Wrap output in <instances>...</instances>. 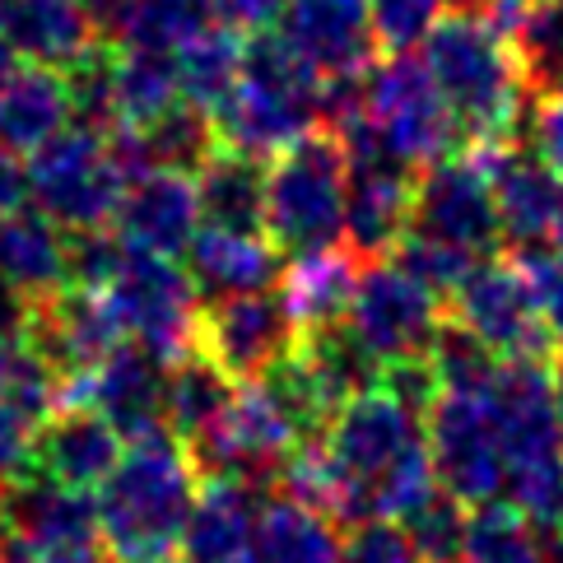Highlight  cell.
Returning <instances> with one entry per match:
<instances>
[{"mask_svg":"<svg viewBox=\"0 0 563 563\" xmlns=\"http://www.w3.org/2000/svg\"><path fill=\"white\" fill-rule=\"evenodd\" d=\"M331 471L340 479V521H400L424 503L438 479L424 438V410L377 387L350 396L321 433Z\"/></svg>","mask_w":563,"mask_h":563,"instance_id":"6da1fadb","label":"cell"},{"mask_svg":"<svg viewBox=\"0 0 563 563\" xmlns=\"http://www.w3.org/2000/svg\"><path fill=\"white\" fill-rule=\"evenodd\" d=\"M424 66L456 117L461 145L485 150L521 135L527 85L512 37L485 5H456L424 37Z\"/></svg>","mask_w":563,"mask_h":563,"instance_id":"7a4b0ae2","label":"cell"},{"mask_svg":"<svg viewBox=\"0 0 563 563\" xmlns=\"http://www.w3.org/2000/svg\"><path fill=\"white\" fill-rule=\"evenodd\" d=\"M200 475L191 452L168 429L131 438L112 475L98 485V531L112 563H183L187 512L196 503Z\"/></svg>","mask_w":563,"mask_h":563,"instance_id":"3957f363","label":"cell"},{"mask_svg":"<svg viewBox=\"0 0 563 563\" xmlns=\"http://www.w3.org/2000/svg\"><path fill=\"white\" fill-rule=\"evenodd\" d=\"M321 126V75L294 56L279 33L243 37V70L229 103L214 112L219 145L252 158H275L298 135Z\"/></svg>","mask_w":563,"mask_h":563,"instance_id":"277c9868","label":"cell"},{"mask_svg":"<svg viewBox=\"0 0 563 563\" xmlns=\"http://www.w3.org/2000/svg\"><path fill=\"white\" fill-rule=\"evenodd\" d=\"M503 494L540 531H563V424L540 358H508L494 377Z\"/></svg>","mask_w":563,"mask_h":563,"instance_id":"5b68a950","label":"cell"},{"mask_svg":"<svg viewBox=\"0 0 563 563\" xmlns=\"http://www.w3.org/2000/svg\"><path fill=\"white\" fill-rule=\"evenodd\" d=\"M345 150L317 126L285 145L266 168V233L285 256L340 247L345 238Z\"/></svg>","mask_w":563,"mask_h":563,"instance_id":"8992f818","label":"cell"},{"mask_svg":"<svg viewBox=\"0 0 563 563\" xmlns=\"http://www.w3.org/2000/svg\"><path fill=\"white\" fill-rule=\"evenodd\" d=\"M24 177L33 210H43L66 233L112 229L126 191V168L112 150V135L85 122L56 131L47 145H37Z\"/></svg>","mask_w":563,"mask_h":563,"instance_id":"52a82bcc","label":"cell"},{"mask_svg":"<svg viewBox=\"0 0 563 563\" xmlns=\"http://www.w3.org/2000/svg\"><path fill=\"white\" fill-rule=\"evenodd\" d=\"M0 540L10 563H112L93 494L56 485L33 466L0 485Z\"/></svg>","mask_w":563,"mask_h":563,"instance_id":"ba28073f","label":"cell"},{"mask_svg":"<svg viewBox=\"0 0 563 563\" xmlns=\"http://www.w3.org/2000/svg\"><path fill=\"white\" fill-rule=\"evenodd\" d=\"M364 117L382 145H387V154L410 173L456 154L461 145L448 98L438 93L429 66L410 52L373 62L364 70Z\"/></svg>","mask_w":563,"mask_h":563,"instance_id":"9c48e42d","label":"cell"},{"mask_svg":"<svg viewBox=\"0 0 563 563\" xmlns=\"http://www.w3.org/2000/svg\"><path fill=\"white\" fill-rule=\"evenodd\" d=\"M494 377L479 382V387H438L424 410V438L438 489H448L456 503H471V508L494 503L503 494Z\"/></svg>","mask_w":563,"mask_h":563,"instance_id":"30bf717a","label":"cell"},{"mask_svg":"<svg viewBox=\"0 0 563 563\" xmlns=\"http://www.w3.org/2000/svg\"><path fill=\"white\" fill-rule=\"evenodd\" d=\"M103 298L131 345L150 350L154 358H164V364H173L177 354L191 350L200 294H196L183 261L126 247L122 266H117V275L103 285Z\"/></svg>","mask_w":563,"mask_h":563,"instance_id":"8fae6325","label":"cell"},{"mask_svg":"<svg viewBox=\"0 0 563 563\" xmlns=\"http://www.w3.org/2000/svg\"><path fill=\"white\" fill-rule=\"evenodd\" d=\"M452 321L479 340L498 364L508 358H540L550 350V327L540 317L531 275L517 256H485L452 289Z\"/></svg>","mask_w":563,"mask_h":563,"instance_id":"7c38bea8","label":"cell"},{"mask_svg":"<svg viewBox=\"0 0 563 563\" xmlns=\"http://www.w3.org/2000/svg\"><path fill=\"white\" fill-rule=\"evenodd\" d=\"M298 442L303 438L294 433L285 410L275 406L266 382H243V387L233 391L229 410L219 415L187 452L196 461L200 479H243V485L271 489L279 466L289 461Z\"/></svg>","mask_w":563,"mask_h":563,"instance_id":"4fadbf2b","label":"cell"},{"mask_svg":"<svg viewBox=\"0 0 563 563\" xmlns=\"http://www.w3.org/2000/svg\"><path fill=\"white\" fill-rule=\"evenodd\" d=\"M345 327L373 354L377 368L410 364V358H424L433 345V335L442 327V298L429 294L387 256L364 261Z\"/></svg>","mask_w":563,"mask_h":563,"instance_id":"5bb4252c","label":"cell"},{"mask_svg":"<svg viewBox=\"0 0 563 563\" xmlns=\"http://www.w3.org/2000/svg\"><path fill=\"white\" fill-rule=\"evenodd\" d=\"M298 345V327L279 289L206 298L196 308L191 350H200L229 382L266 377L279 358Z\"/></svg>","mask_w":563,"mask_h":563,"instance_id":"9a60e30c","label":"cell"},{"mask_svg":"<svg viewBox=\"0 0 563 563\" xmlns=\"http://www.w3.org/2000/svg\"><path fill=\"white\" fill-rule=\"evenodd\" d=\"M410 233H424L433 243H448L475 261H485L503 247L494 191H489V177L475 154L456 150V154L415 173Z\"/></svg>","mask_w":563,"mask_h":563,"instance_id":"2e32d148","label":"cell"},{"mask_svg":"<svg viewBox=\"0 0 563 563\" xmlns=\"http://www.w3.org/2000/svg\"><path fill=\"white\" fill-rule=\"evenodd\" d=\"M466 154H475L489 177L503 243H512L517 252H531L563 229V177L531 145H521V135L503 140V145L466 150Z\"/></svg>","mask_w":563,"mask_h":563,"instance_id":"e0dca14e","label":"cell"},{"mask_svg":"<svg viewBox=\"0 0 563 563\" xmlns=\"http://www.w3.org/2000/svg\"><path fill=\"white\" fill-rule=\"evenodd\" d=\"M164 382H168L164 358H154L150 350L122 340L85 377L62 382V406H85L93 415H103L131 442V438L164 429Z\"/></svg>","mask_w":563,"mask_h":563,"instance_id":"ac0fdd59","label":"cell"},{"mask_svg":"<svg viewBox=\"0 0 563 563\" xmlns=\"http://www.w3.org/2000/svg\"><path fill=\"white\" fill-rule=\"evenodd\" d=\"M279 37L321 79H354L377 56L368 0H285Z\"/></svg>","mask_w":563,"mask_h":563,"instance_id":"d6986e66","label":"cell"},{"mask_svg":"<svg viewBox=\"0 0 563 563\" xmlns=\"http://www.w3.org/2000/svg\"><path fill=\"white\" fill-rule=\"evenodd\" d=\"M117 238L135 252H154V256H187L191 238L200 229V206H196V183L191 173L177 168H150L135 173L122 206H117Z\"/></svg>","mask_w":563,"mask_h":563,"instance_id":"ffe728a7","label":"cell"},{"mask_svg":"<svg viewBox=\"0 0 563 563\" xmlns=\"http://www.w3.org/2000/svg\"><path fill=\"white\" fill-rule=\"evenodd\" d=\"M122 452H126V438L117 433L103 415H93L85 406H62L37 429L29 466L66 489L93 494L112 475L117 461H122Z\"/></svg>","mask_w":563,"mask_h":563,"instance_id":"44dd1931","label":"cell"},{"mask_svg":"<svg viewBox=\"0 0 563 563\" xmlns=\"http://www.w3.org/2000/svg\"><path fill=\"white\" fill-rule=\"evenodd\" d=\"M0 43L29 66L70 70L108 37H98L85 0H0Z\"/></svg>","mask_w":563,"mask_h":563,"instance_id":"7402d4cb","label":"cell"},{"mask_svg":"<svg viewBox=\"0 0 563 563\" xmlns=\"http://www.w3.org/2000/svg\"><path fill=\"white\" fill-rule=\"evenodd\" d=\"M187 275L196 294H206V298L275 289L279 275H285V252L271 243V233H238V229L200 224L187 247Z\"/></svg>","mask_w":563,"mask_h":563,"instance_id":"603a6c76","label":"cell"},{"mask_svg":"<svg viewBox=\"0 0 563 563\" xmlns=\"http://www.w3.org/2000/svg\"><path fill=\"white\" fill-rule=\"evenodd\" d=\"M261 498H266V489L243 485V479H200L183 540H177L183 563H224L243 554L252 545Z\"/></svg>","mask_w":563,"mask_h":563,"instance_id":"cb8c5ba5","label":"cell"},{"mask_svg":"<svg viewBox=\"0 0 563 563\" xmlns=\"http://www.w3.org/2000/svg\"><path fill=\"white\" fill-rule=\"evenodd\" d=\"M75 117V98L62 70L19 62L14 75L0 85V150L33 154Z\"/></svg>","mask_w":563,"mask_h":563,"instance_id":"d4e9b609","label":"cell"},{"mask_svg":"<svg viewBox=\"0 0 563 563\" xmlns=\"http://www.w3.org/2000/svg\"><path fill=\"white\" fill-rule=\"evenodd\" d=\"M0 285L24 298H47L70 285L66 229H56L43 210H14L0 219Z\"/></svg>","mask_w":563,"mask_h":563,"instance_id":"484cf974","label":"cell"},{"mask_svg":"<svg viewBox=\"0 0 563 563\" xmlns=\"http://www.w3.org/2000/svg\"><path fill=\"white\" fill-rule=\"evenodd\" d=\"M191 183H196L200 224L266 233V168H261V158L229 150V145H214Z\"/></svg>","mask_w":563,"mask_h":563,"instance_id":"4316f807","label":"cell"},{"mask_svg":"<svg viewBox=\"0 0 563 563\" xmlns=\"http://www.w3.org/2000/svg\"><path fill=\"white\" fill-rule=\"evenodd\" d=\"M358 256L350 247H321L308 256H289L285 275H279V298L294 317L298 335L335 327L350 317V298L358 285Z\"/></svg>","mask_w":563,"mask_h":563,"instance_id":"83f0119b","label":"cell"},{"mask_svg":"<svg viewBox=\"0 0 563 563\" xmlns=\"http://www.w3.org/2000/svg\"><path fill=\"white\" fill-rule=\"evenodd\" d=\"M247 550L256 563H345V536L327 512L271 489L261 498Z\"/></svg>","mask_w":563,"mask_h":563,"instance_id":"f1b7e54d","label":"cell"},{"mask_svg":"<svg viewBox=\"0 0 563 563\" xmlns=\"http://www.w3.org/2000/svg\"><path fill=\"white\" fill-rule=\"evenodd\" d=\"M108 89H112V131H145L164 112H173L177 103H183L177 66H173L168 52H145V47L112 43Z\"/></svg>","mask_w":563,"mask_h":563,"instance_id":"f546056e","label":"cell"},{"mask_svg":"<svg viewBox=\"0 0 563 563\" xmlns=\"http://www.w3.org/2000/svg\"><path fill=\"white\" fill-rule=\"evenodd\" d=\"M233 391L238 387L200 350L177 354L168 364V382H164V429L183 442V448H191V442L229 410Z\"/></svg>","mask_w":563,"mask_h":563,"instance_id":"4dcf8cb0","label":"cell"},{"mask_svg":"<svg viewBox=\"0 0 563 563\" xmlns=\"http://www.w3.org/2000/svg\"><path fill=\"white\" fill-rule=\"evenodd\" d=\"M243 37L247 33H238V29L206 24L187 47L173 52L183 103L200 108L210 122H214V112L229 103V93L238 85V70H243Z\"/></svg>","mask_w":563,"mask_h":563,"instance_id":"1f68e13d","label":"cell"},{"mask_svg":"<svg viewBox=\"0 0 563 563\" xmlns=\"http://www.w3.org/2000/svg\"><path fill=\"white\" fill-rule=\"evenodd\" d=\"M527 98H563V0H527L508 19Z\"/></svg>","mask_w":563,"mask_h":563,"instance_id":"d6a6232c","label":"cell"},{"mask_svg":"<svg viewBox=\"0 0 563 563\" xmlns=\"http://www.w3.org/2000/svg\"><path fill=\"white\" fill-rule=\"evenodd\" d=\"M461 563H550L545 531H540L521 508H512L508 498L479 503V508L466 517Z\"/></svg>","mask_w":563,"mask_h":563,"instance_id":"836d02e7","label":"cell"},{"mask_svg":"<svg viewBox=\"0 0 563 563\" xmlns=\"http://www.w3.org/2000/svg\"><path fill=\"white\" fill-rule=\"evenodd\" d=\"M206 24H214L210 0H131L112 43L173 56L177 47H187Z\"/></svg>","mask_w":563,"mask_h":563,"instance_id":"e575fe53","label":"cell"},{"mask_svg":"<svg viewBox=\"0 0 563 563\" xmlns=\"http://www.w3.org/2000/svg\"><path fill=\"white\" fill-rule=\"evenodd\" d=\"M466 503H456L448 489H433L410 517H400V531L415 540V550L424 563H461V545H466Z\"/></svg>","mask_w":563,"mask_h":563,"instance_id":"d590c367","label":"cell"},{"mask_svg":"<svg viewBox=\"0 0 563 563\" xmlns=\"http://www.w3.org/2000/svg\"><path fill=\"white\" fill-rule=\"evenodd\" d=\"M387 261H396L400 271H406L410 279H419L429 294H438L442 303L452 298V289L466 279V271L475 266V256H466V252H456V247H448V243H433V238H424V233H406L400 243L387 252Z\"/></svg>","mask_w":563,"mask_h":563,"instance_id":"8d00e7d4","label":"cell"},{"mask_svg":"<svg viewBox=\"0 0 563 563\" xmlns=\"http://www.w3.org/2000/svg\"><path fill=\"white\" fill-rule=\"evenodd\" d=\"M373 37L387 56L415 52L429 37V29L442 19V0H368Z\"/></svg>","mask_w":563,"mask_h":563,"instance_id":"74e56055","label":"cell"},{"mask_svg":"<svg viewBox=\"0 0 563 563\" xmlns=\"http://www.w3.org/2000/svg\"><path fill=\"white\" fill-rule=\"evenodd\" d=\"M517 261L531 275V289H536L540 317H545V327H550V340H563V229L550 243L517 252Z\"/></svg>","mask_w":563,"mask_h":563,"instance_id":"f35d334b","label":"cell"},{"mask_svg":"<svg viewBox=\"0 0 563 563\" xmlns=\"http://www.w3.org/2000/svg\"><path fill=\"white\" fill-rule=\"evenodd\" d=\"M345 563H424V554L396 521H354L345 536Z\"/></svg>","mask_w":563,"mask_h":563,"instance_id":"ab89813d","label":"cell"},{"mask_svg":"<svg viewBox=\"0 0 563 563\" xmlns=\"http://www.w3.org/2000/svg\"><path fill=\"white\" fill-rule=\"evenodd\" d=\"M47 419H37L29 406H19L14 396L0 391V485H10L14 475L29 471L33 461V438Z\"/></svg>","mask_w":563,"mask_h":563,"instance_id":"60d3db41","label":"cell"},{"mask_svg":"<svg viewBox=\"0 0 563 563\" xmlns=\"http://www.w3.org/2000/svg\"><path fill=\"white\" fill-rule=\"evenodd\" d=\"M521 131H531V150L563 177V98H527Z\"/></svg>","mask_w":563,"mask_h":563,"instance_id":"b9f144b4","label":"cell"},{"mask_svg":"<svg viewBox=\"0 0 563 563\" xmlns=\"http://www.w3.org/2000/svg\"><path fill=\"white\" fill-rule=\"evenodd\" d=\"M279 10H285V0H210L214 24L238 33H266L279 19Z\"/></svg>","mask_w":563,"mask_h":563,"instance_id":"7bdbcfd3","label":"cell"},{"mask_svg":"<svg viewBox=\"0 0 563 563\" xmlns=\"http://www.w3.org/2000/svg\"><path fill=\"white\" fill-rule=\"evenodd\" d=\"M29 200V177H24V164H19V154L0 150V219L24 210Z\"/></svg>","mask_w":563,"mask_h":563,"instance_id":"ee69618b","label":"cell"},{"mask_svg":"<svg viewBox=\"0 0 563 563\" xmlns=\"http://www.w3.org/2000/svg\"><path fill=\"white\" fill-rule=\"evenodd\" d=\"M550 396H554V415L563 424V350L554 354V368H550Z\"/></svg>","mask_w":563,"mask_h":563,"instance_id":"f6af8a7d","label":"cell"},{"mask_svg":"<svg viewBox=\"0 0 563 563\" xmlns=\"http://www.w3.org/2000/svg\"><path fill=\"white\" fill-rule=\"evenodd\" d=\"M479 5H485V10H489V14L498 19L503 29H508V19H512V14L521 10V5H527V0H479Z\"/></svg>","mask_w":563,"mask_h":563,"instance_id":"bcb514c9","label":"cell"},{"mask_svg":"<svg viewBox=\"0 0 563 563\" xmlns=\"http://www.w3.org/2000/svg\"><path fill=\"white\" fill-rule=\"evenodd\" d=\"M14 66H19V56H14L5 43H0V85H5V79L14 75Z\"/></svg>","mask_w":563,"mask_h":563,"instance_id":"7dc6e473","label":"cell"},{"mask_svg":"<svg viewBox=\"0 0 563 563\" xmlns=\"http://www.w3.org/2000/svg\"><path fill=\"white\" fill-rule=\"evenodd\" d=\"M224 563H256V554H252V550H243V554H233V559H224Z\"/></svg>","mask_w":563,"mask_h":563,"instance_id":"c3c4849f","label":"cell"},{"mask_svg":"<svg viewBox=\"0 0 563 563\" xmlns=\"http://www.w3.org/2000/svg\"><path fill=\"white\" fill-rule=\"evenodd\" d=\"M456 5H479V0H452V10H456Z\"/></svg>","mask_w":563,"mask_h":563,"instance_id":"681fc988","label":"cell"},{"mask_svg":"<svg viewBox=\"0 0 563 563\" xmlns=\"http://www.w3.org/2000/svg\"><path fill=\"white\" fill-rule=\"evenodd\" d=\"M0 563H10V554H5V540H0Z\"/></svg>","mask_w":563,"mask_h":563,"instance_id":"f907efd6","label":"cell"}]
</instances>
